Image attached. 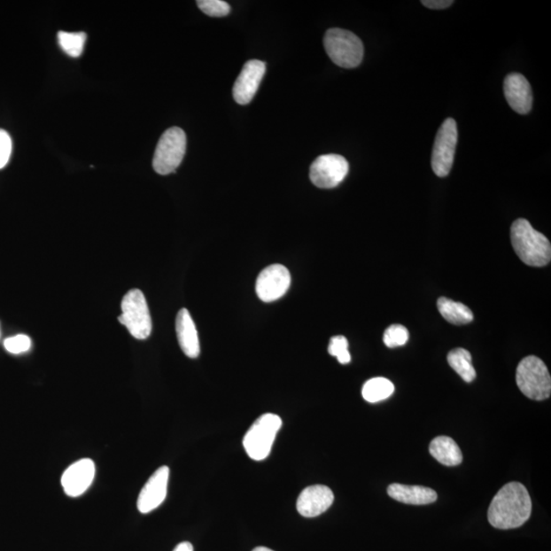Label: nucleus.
<instances>
[{
	"label": "nucleus",
	"instance_id": "9d476101",
	"mask_svg": "<svg viewBox=\"0 0 551 551\" xmlns=\"http://www.w3.org/2000/svg\"><path fill=\"white\" fill-rule=\"evenodd\" d=\"M291 284L288 268L282 265H272L261 271L255 284L258 297L264 302H273L284 297Z\"/></svg>",
	"mask_w": 551,
	"mask_h": 551
},
{
	"label": "nucleus",
	"instance_id": "cd10ccee",
	"mask_svg": "<svg viewBox=\"0 0 551 551\" xmlns=\"http://www.w3.org/2000/svg\"><path fill=\"white\" fill-rule=\"evenodd\" d=\"M422 4L431 10H445L454 4L453 0H424Z\"/></svg>",
	"mask_w": 551,
	"mask_h": 551
},
{
	"label": "nucleus",
	"instance_id": "dca6fc26",
	"mask_svg": "<svg viewBox=\"0 0 551 551\" xmlns=\"http://www.w3.org/2000/svg\"><path fill=\"white\" fill-rule=\"evenodd\" d=\"M176 332L181 349L190 359H197L200 353L197 326L190 312L182 308L176 319Z\"/></svg>",
	"mask_w": 551,
	"mask_h": 551
},
{
	"label": "nucleus",
	"instance_id": "39448f33",
	"mask_svg": "<svg viewBox=\"0 0 551 551\" xmlns=\"http://www.w3.org/2000/svg\"><path fill=\"white\" fill-rule=\"evenodd\" d=\"M282 420L275 414H265L255 421L244 438L245 452L253 461H264L271 454Z\"/></svg>",
	"mask_w": 551,
	"mask_h": 551
},
{
	"label": "nucleus",
	"instance_id": "6ab92c4d",
	"mask_svg": "<svg viewBox=\"0 0 551 551\" xmlns=\"http://www.w3.org/2000/svg\"><path fill=\"white\" fill-rule=\"evenodd\" d=\"M437 307H438L442 317L449 322L450 324L466 325L474 320L472 311L467 306L461 304V302L440 298L437 301Z\"/></svg>",
	"mask_w": 551,
	"mask_h": 551
},
{
	"label": "nucleus",
	"instance_id": "a878e982",
	"mask_svg": "<svg viewBox=\"0 0 551 551\" xmlns=\"http://www.w3.org/2000/svg\"><path fill=\"white\" fill-rule=\"evenodd\" d=\"M4 345L9 353L19 354L29 351L31 348V339L27 335H17L5 339Z\"/></svg>",
	"mask_w": 551,
	"mask_h": 551
},
{
	"label": "nucleus",
	"instance_id": "a211bd4d",
	"mask_svg": "<svg viewBox=\"0 0 551 551\" xmlns=\"http://www.w3.org/2000/svg\"><path fill=\"white\" fill-rule=\"evenodd\" d=\"M429 452L441 465L455 467L462 462L461 448L454 439L447 436L436 437L430 443Z\"/></svg>",
	"mask_w": 551,
	"mask_h": 551
},
{
	"label": "nucleus",
	"instance_id": "6e6552de",
	"mask_svg": "<svg viewBox=\"0 0 551 551\" xmlns=\"http://www.w3.org/2000/svg\"><path fill=\"white\" fill-rule=\"evenodd\" d=\"M458 140V125L454 119L448 118L439 128L435 138L431 165L436 176L446 177L452 171Z\"/></svg>",
	"mask_w": 551,
	"mask_h": 551
},
{
	"label": "nucleus",
	"instance_id": "9b49d317",
	"mask_svg": "<svg viewBox=\"0 0 551 551\" xmlns=\"http://www.w3.org/2000/svg\"><path fill=\"white\" fill-rule=\"evenodd\" d=\"M169 478V467H160L153 473L138 497L137 508L141 514H149L161 506L167 497Z\"/></svg>",
	"mask_w": 551,
	"mask_h": 551
},
{
	"label": "nucleus",
	"instance_id": "393cba45",
	"mask_svg": "<svg viewBox=\"0 0 551 551\" xmlns=\"http://www.w3.org/2000/svg\"><path fill=\"white\" fill-rule=\"evenodd\" d=\"M198 8L210 17H225L229 15L230 5L221 0H199Z\"/></svg>",
	"mask_w": 551,
	"mask_h": 551
},
{
	"label": "nucleus",
	"instance_id": "bb28decb",
	"mask_svg": "<svg viewBox=\"0 0 551 551\" xmlns=\"http://www.w3.org/2000/svg\"><path fill=\"white\" fill-rule=\"evenodd\" d=\"M12 143L10 134L0 129V169L8 165L11 159Z\"/></svg>",
	"mask_w": 551,
	"mask_h": 551
},
{
	"label": "nucleus",
	"instance_id": "5701e85b",
	"mask_svg": "<svg viewBox=\"0 0 551 551\" xmlns=\"http://www.w3.org/2000/svg\"><path fill=\"white\" fill-rule=\"evenodd\" d=\"M409 338L407 329L401 325H392L386 329L383 341L389 348L403 346Z\"/></svg>",
	"mask_w": 551,
	"mask_h": 551
},
{
	"label": "nucleus",
	"instance_id": "ddd939ff",
	"mask_svg": "<svg viewBox=\"0 0 551 551\" xmlns=\"http://www.w3.org/2000/svg\"><path fill=\"white\" fill-rule=\"evenodd\" d=\"M266 73V64L258 59L248 60L233 87L235 102L247 105L257 93Z\"/></svg>",
	"mask_w": 551,
	"mask_h": 551
},
{
	"label": "nucleus",
	"instance_id": "c85d7f7f",
	"mask_svg": "<svg viewBox=\"0 0 551 551\" xmlns=\"http://www.w3.org/2000/svg\"><path fill=\"white\" fill-rule=\"evenodd\" d=\"M174 551H193L192 544L190 542H182L175 547Z\"/></svg>",
	"mask_w": 551,
	"mask_h": 551
},
{
	"label": "nucleus",
	"instance_id": "412c9836",
	"mask_svg": "<svg viewBox=\"0 0 551 551\" xmlns=\"http://www.w3.org/2000/svg\"><path fill=\"white\" fill-rule=\"evenodd\" d=\"M394 392V385L386 378H373L365 383L362 387V398L368 402L375 403L385 400Z\"/></svg>",
	"mask_w": 551,
	"mask_h": 551
},
{
	"label": "nucleus",
	"instance_id": "b1692460",
	"mask_svg": "<svg viewBox=\"0 0 551 551\" xmlns=\"http://www.w3.org/2000/svg\"><path fill=\"white\" fill-rule=\"evenodd\" d=\"M328 353L338 358L342 365H347L352 361V355L348 352V341L345 336H334L329 345Z\"/></svg>",
	"mask_w": 551,
	"mask_h": 551
},
{
	"label": "nucleus",
	"instance_id": "4468645a",
	"mask_svg": "<svg viewBox=\"0 0 551 551\" xmlns=\"http://www.w3.org/2000/svg\"><path fill=\"white\" fill-rule=\"evenodd\" d=\"M503 91L508 103L512 109L520 113L527 115L532 110L533 96L532 89L528 80L521 74H509L503 83Z\"/></svg>",
	"mask_w": 551,
	"mask_h": 551
},
{
	"label": "nucleus",
	"instance_id": "423d86ee",
	"mask_svg": "<svg viewBox=\"0 0 551 551\" xmlns=\"http://www.w3.org/2000/svg\"><path fill=\"white\" fill-rule=\"evenodd\" d=\"M119 321L134 338L144 340L150 338L152 330L151 313L144 294L139 289H133L125 295Z\"/></svg>",
	"mask_w": 551,
	"mask_h": 551
},
{
	"label": "nucleus",
	"instance_id": "0eeeda50",
	"mask_svg": "<svg viewBox=\"0 0 551 551\" xmlns=\"http://www.w3.org/2000/svg\"><path fill=\"white\" fill-rule=\"evenodd\" d=\"M186 134L178 127L170 128L161 136L152 166L159 175H169L177 170L186 152Z\"/></svg>",
	"mask_w": 551,
	"mask_h": 551
},
{
	"label": "nucleus",
	"instance_id": "7ed1b4c3",
	"mask_svg": "<svg viewBox=\"0 0 551 551\" xmlns=\"http://www.w3.org/2000/svg\"><path fill=\"white\" fill-rule=\"evenodd\" d=\"M324 46L329 58L341 68H356L364 58V45L353 32L339 28L328 30Z\"/></svg>",
	"mask_w": 551,
	"mask_h": 551
},
{
	"label": "nucleus",
	"instance_id": "2eb2a0df",
	"mask_svg": "<svg viewBox=\"0 0 551 551\" xmlns=\"http://www.w3.org/2000/svg\"><path fill=\"white\" fill-rule=\"evenodd\" d=\"M334 494L324 485L307 487L297 502L298 512L305 517H314L324 514L332 506Z\"/></svg>",
	"mask_w": 551,
	"mask_h": 551
},
{
	"label": "nucleus",
	"instance_id": "aec40b11",
	"mask_svg": "<svg viewBox=\"0 0 551 551\" xmlns=\"http://www.w3.org/2000/svg\"><path fill=\"white\" fill-rule=\"evenodd\" d=\"M447 361L463 381L471 383L476 379V371L472 365V355L466 349H453L447 355Z\"/></svg>",
	"mask_w": 551,
	"mask_h": 551
},
{
	"label": "nucleus",
	"instance_id": "c756f323",
	"mask_svg": "<svg viewBox=\"0 0 551 551\" xmlns=\"http://www.w3.org/2000/svg\"><path fill=\"white\" fill-rule=\"evenodd\" d=\"M252 551H274V550L264 547H260L254 548Z\"/></svg>",
	"mask_w": 551,
	"mask_h": 551
},
{
	"label": "nucleus",
	"instance_id": "f257e3e1",
	"mask_svg": "<svg viewBox=\"0 0 551 551\" xmlns=\"http://www.w3.org/2000/svg\"><path fill=\"white\" fill-rule=\"evenodd\" d=\"M532 513L528 490L519 482H510L494 496L488 508V521L496 529L519 528Z\"/></svg>",
	"mask_w": 551,
	"mask_h": 551
},
{
	"label": "nucleus",
	"instance_id": "f03ea898",
	"mask_svg": "<svg viewBox=\"0 0 551 551\" xmlns=\"http://www.w3.org/2000/svg\"><path fill=\"white\" fill-rule=\"evenodd\" d=\"M514 250L530 267H544L550 263L551 245L547 237L536 231L525 219H517L510 228Z\"/></svg>",
	"mask_w": 551,
	"mask_h": 551
},
{
	"label": "nucleus",
	"instance_id": "4be33fe9",
	"mask_svg": "<svg viewBox=\"0 0 551 551\" xmlns=\"http://www.w3.org/2000/svg\"><path fill=\"white\" fill-rule=\"evenodd\" d=\"M87 36L84 32L70 33L60 31L58 35V44L66 55L79 58L82 55Z\"/></svg>",
	"mask_w": 551,
	"mask_h": 551
},
{
	"label": "nucleus",
	"instance_id": "1a4fd4ad",
	"mask_svg": "<svg viewBox=\"0 0 551 551\" xmlns=\"http://www.w3.org/2000/svg\"><path fill=\"white\" fill-rule=\"evenodd\" d=\"M348 161L339 154H325L315 159L310 171V178L314 186L322 190L338 187L347 176Z\"/></svg>",
	"mask_w": 551,
	"mask_h": 551
},
{
	"label": "nucleus",
	"instance_id": "f3484780",
	"mask_svg": "<svg viewBox=\"0 0 551 551\" xmlns=\"http://www.w3.org/2000/svg\"><path fill=\"white\" fill-rule=\"evenodd\" d=\"M387 493L392 499L407 505L425 506L437 501V493L431 488L402 485L399 483L392 484Z\"/></svg>",
	"mask_w": 551,
	"mask_h": 551
},
{
	"label": "nucleus",
	"instance_id": "20e7f679",
	"mask_svg": "<svg viewBox=\"0 0 551 551\" xmlns=\"http://www.w3.org/2000/svg\"><path fill=\"white\" fill-rule=\"evenodd\" d=\"M516 380L521 392L533 400L549 399L551 378L546 364L537 356L523 359L516 368Z\"/></svg>",
	"mask_w": 551,
	"mask_h": 551
},
{
	"label": "nucleus",
	"instance_id": "f8f14e48",
	"mask_svg": "<svg viewBox=\"0 0 551 551\" xmlns=\"http://www.w3.org/2000/svg\"><path fill=\"white\" fill-rule=\"evenodd\" d=\"M96 472V463L90 459L72 463L60 479L65 493L70 497L83 495L92 485Z\"/></svg>",
	"mask_w": 551,
	"mask_h": 551
}]
</instances>
